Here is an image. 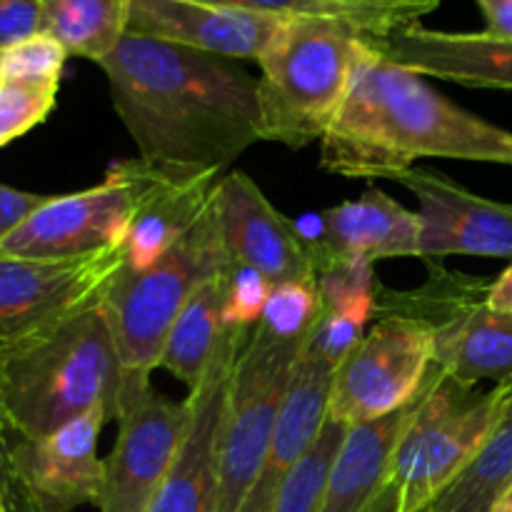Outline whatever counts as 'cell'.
<instances>
[{
    "label": "cell",
    "mask_w": 512,
    "mask_h": 512,
    "mask_svg": "<svg viewBox=\"0 0 512 512\" xmlns=\"http://www.w3.org/2000/svg\"><path fill=\"white\" fill-rule=\"evenodd\" d=\"M98 65L145 163L223 173L260 140L258 78L238 60L128 33Z\"/></svg>",
    "instance_id": "cell-1"
},
{
    "label": "cell",
    "mask_w": 512,
    "mask_h": 512,
    "mask_svg": "<svg viewBox=\"0 0 512 512\" xmlns=\"http://www.w3.org/2000/svg\"><path fill=\"white\" fill-rule=\"evenodd\" d=\"M418 158L512 165V130L455 105L368 38L343 110L320 140V165L340 178L393 180Z\"/></svg>",
    "instance_id": "cell-2"
},
{
    "label": "cell",
    "mask_w": 512,
    "mask_h": 512,
    "mask_svg": "<svg viewBox=\"0 0 512 512\" xmlns=\"http://www.w3.org/2000/svg\"><path fill=\"white\" fill-rule=\"evenodd\" d=\"M120 358L103 300L3 350L0 415L25 440H38L93 408L118 415Z\"/></svg>",
    "instance_id": "cell-3"
},
{
    "label": "cell",
    "mask_w": 512,
    "mask_h": 512,
    "mask_svg": "<svg viewBox=\"0 0 512 512\" xmlns=\"http://www.w3.org/2000/svg\"><path fill=\"white\" fill-rule=\"evenodd\" d=\"M230 265L213 198L203 218L158 263L148 270L120 268L103 295L123 375L118 413L153 388L150 375L160 368L165 340L190 295Z\"/></svg>",
    "instance_id": "cell-4"
},
{
    "label": "cell",
    "mask_w": 512,
    "mask_h": 512,
    "mask_svg": "<svg viewBox=\"0 0 512 512\" xmlns=\"http://www.w3.org/2000/svg\"><path fill=\"white\" fill-rule=\"evenodd\" d=\"M370 35L350 23L290 18L260 60V140L298 150L323 140L343 110Z\"/></svg>",
    "instance_id": "cell-5"
},
{
    "label": "cell",
    "mask_w": 512,
    "mask_h": 512,
    "mask_svg": "<svg viewBox=\"0 0 512 512\" xmlns=\"http://www.w3.org/2000/svg\"><path fill=\"white\" fill-rule=\"evenodd\" d=\"M500 403L503 383L480 393L440 370L395 455L390 478L400 488V512L428 510L453 485L488 440Z\"/></svg>",
    "instance_id": "cell-6"
},
{
    "label": "cell",
    "mask_w": 512,
    "mask_h": 512,
    "mask_svg": "<svg viewBox=\"0 0 512 512\" xmlns=\"http://www.w3.org/2000/svg\"><path fill=\"white\" fill-rule=\"evenodd\" d=\"M303 340H278L255 325L235 360L220 440L218 510L240 512L268 455Z\"/></svg>",
    "instance_id": "cell-7"
},
{
    "label": "cell",
    "mask_w": 512,
    "mask_h": 512,
    "mask_svg": "<svg viewBox=\"0 0 512 512\" xmlns=\"http://www.w3.org/2000/svg\"><path fill=\"white\" fill-rule=\"evenodd\" d=\"M380 320L338 365L330 418L368 423L418 398L433 368L435 325L405 310L378 308Z\"/></svg>",
    "instance_id": "cell-8"
},
{
    "label": "cell",
    "mask_w": 512,
    "mask_h": 512,
    "mask_svg": "<svg viewBox=\"0 0 512 512\" xmlns=\"http://www.w3.org/2000/svg\"><path fill=\"white\" fill-rule=\"evenodd\" d=\"M123 265V245L75 260L0 253V350L98 305Z\"/></svg>",
    "instance_id": "cell-9"
},
{
    "label": "cell",
    "mask_w": 512,
    "mask_h": 512,
    "mask_svg": "<svg viewBox=\"0 0 512 512\" xmlns=\"http://www.w3.org/2000/svg\"><path fill=\"white\" fill-rule=\"evenodd\" d=\"M135 213L133 183L110 165L100 185L50 195L0 243V253L33 260H75L120 248Z\"/></svg>",
    "instance_id": "cell-10"
},
{
    "label": "cell",
    "mask_w": 512,
    "mask_h": 512,
    "mask_svg": "<svg viewBox=\"0 0 512 512\" xmlns=\"http://www.w3.org/2000/svg\"><path fill=\"white\" fill-rule=\"evenodd\" d=\"M250 338V328L225 325L215 353L188 400V428L163 488L148 512H215L218 510L220 440L225 403L235 360Z\"/></svg>",
    "instance_id": "cell-11"
},
{
    "label": "cell",
    "mask_w": 512,
    "mask_h": 512,
    "mask_svg": "<svg viewBox=\"0 0 512 512\" xmlns=\"http://www.w3.org/2000/svg\"><path fill=\"white\" fill-rule=\"evenodd\" d=\"M108 420V410L98 405L45 438H20L13 450L10 512H73L98 503L105 478L98 435Z\"/></svg>",
    "instance_id": "cell-12"
},
{
    "label": "cell",
    "mask_w": 512,
    "mask_h": 512,
    "mask_svg": "<svg viewBox=\"0 0 512 512\" xmlns=\"http://www.w3.org/2000/svg\"><path fill=\"white\" fill-rule=\"evenodd\" d=\"M118 438L105 460L100 512H148L163 488L188 428V400L153 388L118 413Z\"/></svg>",
    "instance_id": "cell-13"
},
{
    "label": "cell",
    "mask_w": 512,
    "mask_h": 512,
    "mask_svg": "<svg viewBox=\"0 0 512 512\" xmlns=\"http://www.w3.org/2000/svg\"><path fill=\"white\" fill-rule=\"evenodd\" d=\"M393 180L420 200L418 258H512V203L470 193L448 175L418 165Z\"/></svg>",
    "instance_id": "cell-14"
},
{
    "label": "cell",
    "mask_w": 512,
    "mask_h": 512,
    "mask_svg": "<svg viewBox=\"0 0 512 512\" xmlns=\"http://www.w3.org/2000/svg\"><path fill=\"white\" fill-rule=\"evenodd\" d=\"M220 235L230 263L245 265L273 285L315 283V265L298 225L280 213L243 170L223 175L215 188Z\"/></svg>",
    "instance_id": "cell-15"
},
{
    "label": "cell",
    "mask_w": 512,
    "mask_h": 512,
    "mask_svg": "<svg viewBox=\"0 0 512 512\" xmlns=\"http://www.w3.org/2000/svg\"><path fill=\"white\" fill-rule=\"evenodd\" d=\"M135 190V213L123 243L125 265L148 270L158 263L195 223L215 198L220 173L170 168L140 158L115 160Z\"/></svg>",
    "instance_id": "cell-16"
},
{
    "label": "cell",
    "mask_w": 512,
    "mask_h": 512,
    "mask_svg": "<svg viewBox=\"0 0 512 512\" xmlns=\"http://www.w3.org/2000/svg\"><path fill=\"white\" fill-rule=\"evenodd\" d=\"M288 18L210 0H130L128 33L228 60L260 63Z\"/></svg>",
    "instance_id": "cell-17"
},
{
    "label": "cell",
    "mask_w": 512,
    "mask_h": 512,
    "mask_svg": "<svg viewBox=\"0 0 512 512\" xmlns=\"http://www.w3.org/2000/svg\"><path fill=\"white\" fill-rule=\"evenodd\" d=\"M298 233L313 255L315 275L335 260L418 258L420 218L378 188L300 220Z\"/></svg>",
    "instance_id": "cell-18"
},
{
    "label": "cell",
    "mask_w": 512,
    "mask_h": 512,
    "mask_svg": "<svg viewBox=\"0 0 512 512\" xmlns=\"http://www.w3.org/2000/svg\"><path fill=\"white\" fill-rule=\"evenodd\" d=\"M335 373H338V365L330 363L305 338L293 373H290L268 455L240 512H273L285 478L310 453L328 423Z\"/></svg>",
    "instance_id": "cell-19"
},
{
    "label": "cell",
    "mask_w": 512,
    "mask_h": 512,
    "mask_svg": "<svg viewBox=\"0 0 512 512\" xmlns=\"http://www.w3.org/2000/svg\"><path fill=\"white\" fill-rule=\"evenodd\" d=\"M393 63L465 88L512 90V40L488 33H448L413 23L373 40Z\"/></svg>",
    "instance_id": "cell-20"
},
{
    "label": "cell",
    "mask_w": 512,
    "mask_h": 512,
    "mask_svg": "<svg viewBox=\"0 0 512 512\" xmlns=\"http://www.w3.org/2000/svg\"><path fill=\"white\" fill-rule=\"evenodd\" d=\"M438 373V365L433 363L423 390L405 408L368 420V423L348 425L333 468H330L323 512H363L370 500L383 490V485L393 475L395 455L403 443L405 430L413 423Z\"/></svg>",
    "instance_id": "cell-21"
},
{
    "label": "cell",
    "mask_w": 512,
    "mask_h": 512,
    "mask_svg": "<svg viewBox=\"0 0 512 512\" xmlns=\"http://www.w3.org/2000/svg\"><path fill=\"white\" fill-rule=\"evenodd\" d=\"M230 268L205 280L188 298L185 308L175 318L165 340L160 368L188 385L190 390L198 385L215 353L220 335L225 330L223 310L228 300Z\"/></svg>",
    "instance_id": "cell-22"
},
{
    "label": "cell",
    "mask_w": 512,
    "mask_h": 512,
    "mask_svg": "<svg viewBox=\"0 0 512 512\" xmlns=\"http://www.w3.org/2000/svg\"><path fill=\"white\" fill-rule=\"evenodd\" d=\"M512 485V380L503 383V403L493 430L473 463L438 495L430 512H490Z\"/></svg>",
    "instance_id": "cell-23"
},
{
    "label": "cell",
    "mask_w": 512,
    "mask_h": 512,
    "mask_svg": "<svg viewBox=\"0 0 512 512\" xmlns=\"http://www.w3.org/2000/svg\"><path fill=\"white\" fill-rule=\"evenodd\" d=\"M128 20L130 0H45L43 33L68 55L100 63L128 35Z\"/></svg>",
    "instance_id": "cell-24"
},
{
    "label": "cell",
    "mask_w": 512,
    "mask_h": 512,
    "mask_svg": "<svg viewBox=\"0 0 512 512\" xmlns=\"http://www.w3.org/2000/svg\"><path fill=\"white\" fill-rule=\"evenodd\" d=\"M210 3L235 5L253 13L275 15V18H323L350 23L373 40L385 38L403 25H413L400 13L380 5L358 3V0H210Z\"/></svg>",
    "instance_id": "cell-25"
},
{
    "label": "cell",
    "mask_w": 512,
    "mask_h": 512,
    "mask_svg": "<svg viewBox=\"0 0 512 512\" xmlns=\"http://www.w3.org/2000/svg\"><path fill=\"white\" fill-rule=\"evenodd\" d=\"M345 430L348 425L328 418L310 453L285 478L273 512H323L330 468H333L335 455L345 438Z\"/></svg>",
    "instance_id": "cell-26"
},
{
    "label": "cell",
    "mask_w": 512,
    "mask_h": 512,
    "mask_svg": "<svg viewBox=\"0 0 512 512\" xmlns=\"http://www.w3.org/2000/svg\"><path fill=\"white\" fill-rule=\"evenodd\" d=\"M323 315L315 283H280L273 285L265 303L260 328L278 340H305Z\"/></svg>",
    "instance_id": "cell-27"
},
{
    "label": "cell",
    "mask_w": 512,
    "mask_h": 512,
    "mask_svg": "<svg viewBox=\"0 0 512 512\" xmlns=\"http://www.w3.org/2000/svg\"><path fill=\"white\" fill-rule=\"evenodd\" d=\"M58 83L0 78V148L48 120L58 100Z\"/></svg>",
    "instance_id": "cell-28"
},
{
    "label": "cell",
    "mask_w": 512,
    "mask_h": 512,
    "mask_svg": "<svg viewBox=\"0 0 512 512\" xmlns=\"http://www.w3.org/2000/svg\"><path fill=\"white\" fill-rule=\"evenodd\" d=\"M70 55L50 35L40 33L0 53V78L25 80V83H58L63 65Z\"/></svg>",
    "instance_id": "cell-29"
},
{
    "label": "cell",
    "mask_w": 512,
    "mask_h": 512,
    "mask_svg": "<svg viewBox=\"0 0 512 512\" xmlns=\"http://www.w3.org/2000/svg\"><path fill=\"white\" fill-rule=\"evenodd\" d=\"M273 283L263 273L245 265H230L228 300H225L223 320L233 328H250L263 318L265 303L270 298Z\"/></svg>",
    "instance_id": "cell-30"
},
{
    "label": "cell",
    "mask_w": 512,
    "mask_h": 512,
    "mask_svg": "<svg viewBox=\"0 0 512 512\" xmlns=\"http://www.w3.org/2000/svg\"><path fill=\"white\" fill-rule=\"evenodd\" d=\"M45 0H0V53L43 33Z\"/></svg>",
    "instance_id": "cell-31"
},
{
    "label": "cell",
    "mask_w": 512,
    "mask_h": 512,
    "mask_svg": "<svg viewBox=\"0 0 512 512\" xmlns=\"http://www.w3.org/2000/svg\"><path fill=\"white\" fill-rule=\"evenodd\" d=\"M50 195L28 193V190L10 188L0 183V243L18 228L23 220H28Z\"/></svg>",
    "instance_id": "cell-32"
},
{
    "label": "cell",
    "mask_w": 512,
    "mask_h": 512,
    "mask_svg": "<svg viewBox=\"0 0 512 512\" xmlns=\"http://www.w3.org/2000/svg\"><path fill=\"white\" fill-rule=\"evenodd\" d=\"M485 18L483 33L500 40H512V0H475Z\"/></svg>",
    "instance_id": "cell-33"
},
{
    "label": "cell",
    "mask_w": 512,
    "mask_h": 512,
    "mask_svg": "<svg viewBox=\"0 0 512 512\" xmlns=\"http://www.w3.org/2000/svg\"><path fill=\"white\" fill-rule=\"evenodd\" d=\"M18 440L20 435L15 433L8 425V420L0 415V495L8 498V505L10 500H13V450L15 445H18Z\"/></svg>",
    "instance_id": "cell-34"
},
{
    "label": "cell",
    "mask_w": 512,
    "mask_h": 512,
    "mask_svg": "<svg viewBox=\"0 0 512 512\" xmlns=\"http://www.w3.org/2000/svg\"><path fill=\"white\" fill-rule=\"evenodd\" d=\"M358 3L380 5V8L395 10V13H400L403 18H408L410 23H420V18L435 13L443 0H358Z\"/></svg>",
    "instance_id": "cell-35"
},
{
    "label": "cell",
    "mask_w": 512,
    "mask_h": 512,
    "mask_svg": "<svg viewBox=\"0 0 512 512\" xmlns=\"http://www.w3.org/2000/svg\"><path fill=\"white\" fill-rule=\"evenodd\" d=\"M485 305L495 313L512 315V263L500 273L498 280L485 288Z\"/></svg>",
    "instance_id": "cell-36"
},
{
    "label": "cell",
    "mask_w": 512,
    "mask_h": 512,
    "mask_svg": "<svg viewBox=\"0 0 512 512\" xmlns=\"http://www.w3.org/2000/svg\"><path fill=\"white\" fill-rule=\"evenodd\" d=\"M363 512H400V488L393 478L383 485L378 495L368 503Z\"/></svg>",
    "instance_id": "cell-37"
},
{
    "label": "cell",
    "mask_w": 512,
    "mask_h": 512,
    "mask_svg": "<svg viewBox=\"0 0 512 512\" xmlns=\"http://www.w3.org/2000/svg\"><path fill=\"white\" fill-rule=\"evenodd\" d=\"M490 512H512V508H510V503H508V498H505V495H503V498H500V500H498V503H495V508H493V510H490Z\"/></svg>",
    "instance_id": "cell-38"
},
{
    "label": "cell",
    "mask_w": 512,
    "mask_h": 512,
    "mask_svg": "<svg viewBox=\"0 0 512 512\" xmlns=\"http://www.w3.org/2000/svg\"><path fill=\"white\" fill-rule=\"evenodd\" d=\"M0 512H10L8 498H5V495H0Z\"/></svg>",
    "instance_id": "cell-39"
},
{
    "label": "cell",
    "mask_w": 512,
    "mask_h": 512,
    "mask_svg": "<svg viewBox=\"0 0 512 512\" xmlns=\"http://www.w3.org/2000/svg\"><path fill=\"white\" fill-rule=\"evenodd\" d=\"M505 498H508V503H510V508H512V485L508 488V493H505Z\"/></svg>",
    "instance_id": "cell-40"
},
{
    "label": "cell",
    "mask_w": 512,
    "mask_h": 512,
    "mask_svg": "<svg viewBox=\"0 0 512 512\" xmlns=\"http://www.w3.org/2000/svg\"><path fill=\"white\" fill-rule=\"evenodd\" d=\"M0 355H3V350H0Z\"/></svg>",
    "instance_id": "cell-41"
},
{
    "label": "cell",
    "mask_w": 512,
    "mask_h": 512,
    "mask_svg": "<svg viewBox=\"0 0 512 512\" xmlns=\"http://www.w3.org/2000/svg\"><path fill=\"white\" fill-rule=\"evenodd\" d=\"M423 512H430V510H423Z\"/></svg>",
    "instance_id": "cell-42"
}]
</instances>
